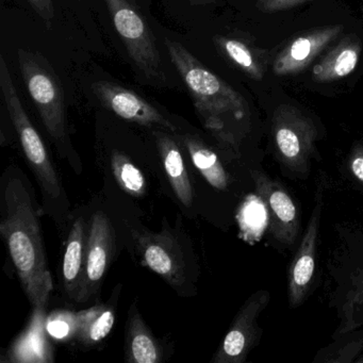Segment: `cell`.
I'll return each instance as SVG.
<instances>
[{"label":"cell","instance_id":"1","mask_svg":"<svg viewBox=\"0 0 363 363\" xmlns=\"http://www.w3.org/2000/svg\"><path fill=\"white\" fill-rule=\"evenodd\" d=\"M0 233L33 308L46 307L54 284L48 267L39 205L20 167L10 164L0 186Z\"/></svg>","mask_w":363,"mask_h":363},{"label":"cell","instance_id":"2","mask_svg":"<svg viewBox=\"0 0 363 363\" xmlns=\"http://www.w3.org/2000/svg\"><path fill=\"white\" fill-rule=\"evenodd\" d=\"M165 46L192 97L203 128L209 131L223 150L238 156L240 145L250 128L247 101L184 45L167 39Z\"/></svg>","mask_w":363,"mask_h":363},{"label":"cell","instance_id":"3","mask_svg":"<svg viewBox=\"0 0 363 363\" xmlns=\"http://www.w3.org/2000/svg\"><path fill=\"white\" fill-rule=\"evenodd\" d=\"M0 88L27 163L41 189L46 210L56 224L65 229L71 218L69 199L41 135L23 107L4 56H0Z\"/></svg>","mask_w":363,"mask_h":363},{"label":"cell","instance_id":"4","mask_svg":"<svg viewBox=\"0 0 363 363\" xmlns=\"http://www.w3.org/2000/svg\"><path fill=\"white\" fill-rule=\"evenodd\" d=\"M337 245L327 262L328 306L339 324L333 337L363 327V227H340Z\"/></svg>","mask_w":363,"mask_h":363},{"label":"cell","instance_id":"5","mask_svg":"<svg viewBox=\"0 0 363 363\" xmlns=\"http://www.w3.org/2000/svg\"><path fill=\"white\" fill-rule=\"evenodd\" d=\"M18 65L31 99L59 154L67 159L76 173L82 172L78 155L72 146L67 131L62 84L50 63L37 52L18 50Z\"/></svg>","mask_w":363,"mask_h":363},{"label":"cell","instance_id":"6","mask_svg":"<svg viewBox=\"0 0 363 363\" xmlns=\"http://www.w3.org/2000/svg\"><path fill=\"white\" fill-rule=\"evenodd\" d=\"M315 123L292 105H280L272 116V140L276 161L292 179H307L316 150Z\"/></svg>","mask_w":363,"mask_h":363},{"label":"cell","instance_id":"7","mask_svg":"<svg viewBox=\"0 0 363 363\" xmlns=\"http://www.w3.org/2000/svg\"><path fill=\"white\" fill-rule=\"evenodd\" d=\"M133 239L143 267L160 276L182 296L193 294L196 261L191 260L176 231H133Z\"/></svg>","mask_w":363,"mask_h":363},{"label":"cell","instance_id":"8","mask_svg":"<svg viewBox=\"0 0 363 363\" xmlns=\"http://www.w3.org/2000/svg\"><path fill=\"white\" fill-rule=\"evenodd\" d=\"M105 4L135 67L152 84L164 86L167 75L156 38L135 0H105Z\"/></svg>","mask_w":363,"mask_h":363},{"label":"cell","instance_id":"9","mask_svg":"<svg viewBox=\"0 0 363 363\" xmlns=\"http://www.w3.org/2000/svg\"><path fill=\"white\" fill-rule=\"evenodd\" d=\"M326 186L324 176L318 178L314 194L313 209L289 267L286 295L291 309L301 307L309 298L315 284L320 222L324 211Z\"/></svg>","mask_w":363,"mask_h":363},{"label":"cell","instance_id":"10","mask_svg":"<svg viewBox=\"0 0 363 363\" xmlns=\"http://www.w3.org/2000/svg\"><path fill=\"white\" fill-rule=\"evenodd\" d=\"M250 176L267 210L272 240L281 247L292 248L301 231V212L296 201L281 182L265 172L252 169Z\"/></svg>","mask_w":363,"mask_h":363},{"label":"cell","instance_id":"11","mask_svg":"<svg viewBox=\"0 0 363 363\" xmlns=\"http://www.w3.org/2000/svg\"><path fill=\"white\" fill-rule=\"evenodd\" d=\"M271 299L267 290L252 293L240 308L211 363H244L262 335L259 318Z\"/></svg>","mask_w":363,"mask_h":363},{"label":"cell","instance_id":"12","mask_svg":"<svg viewBox=\"0 0 363 363\" xmlns=\"http://www.w3.org/2000/svg\"><path fill=\"white\" fill-rule=\"evenodd\" d=\"M113 248L114 230L109 218L105 212H95L89 224L84 289L79 303L99 297L106 272L111 263Z\"/></svg>","mask_w":363,"mask_h":363},{"label":"cell","instance_id":"13","mask_svg":"<svg viewBox=\"0 0 363 363\" xmlns=\"http://www.w3.org/2000/svg\"><path fill=\"white\" fill-rule=\"evenodd\" d=\"M92 90L101 104L110 111L128 122L142 126H160L176 131L171 121L137 93L109 82H97Z\"/></svg>","mask_w":363,"mask_h":363},{"label":"cell","instance_id":"14","mask_svg":"<svg viewBox=\"0 0 363 363\" xmlns=\"http://www.w3.org/2000/svg\"><path fill=\"white\" fill-rule=\"evenodd\" d=\"M343 31L342 25L314 29L293 39L276 57L273 72L277 76L294 75L305 71L316 57Z\"/></svg>","mask_w":363,"mask_h":363},{"label":"cell","instance_id":"15","mask_svg":"<svg viewBox=\"0 0 363 363\" xmlns=\"http://www.w3.org/2000/svg\"><path fill=\"white\" fill-rule=\"evenodd\" d=\"M89 225L82 216L72 223L61 267L63 292L71 301L80 303L84 289Z\"/></svg>","mask_w":363,"mask_h":363},{"label":"cell","instance_id":"16","mask_svg":"<svg viewBox=\"0 0 363 363\" xmlns=\"http://www.w3.org/2000/svg\"><path fill=\"white\" fill-rule=\"evenodd\" d=\"M164 350L144 322L135 303L130 306L125 328V361L129 363H159Z\"/></svg>","mask_w":363,"mask_h":363},{"label":"cell","instance_id":"17","mask_svg":"<svg viewBox=\"0 0 363 363\" xmlns=\"http://www.w3.org/2000/svg\"><path fill=\"white\" fill-rule=\"evenodd\" d=\"M154 135L163 167L176 197L184 207H192L194 191L177 141L165 131L155 130Z\"/></svg>","mask_w":363,"mask_h":363},{"label":"cell","instance_id":"18","mask_svg":"<svg viewBox=\"0 0 363 363\" xmlns=\"http://www.w3.org/2000/svg\"><path fill=\"white\" fill-rule=\"evenodd\" d=\"M46 307L33 308L30 323L7 352L10 362H50V347L45 339Z\"/></svg>","mask_w":363,"mask_h":363},{"label":"cell","instance_id":"19","mask_svg":"<svg viewBox=\"0 0 363 363\" xmlns=\"http://www.w3.org/2000/svg\"><path fill=\"white\" fill-rule=\"evenodd\" d=\"M360 40L354 35L343 38L328 54L314 65L313 79L318 82H333L352 74L360 59Z\"/></svg>","mask_w":363,"mask_h":363},{"label":"cell","instance_id":"20","mask_svg":"<svg viewBox=\"0 0 363 363\" xmlns=\"http://www.w3.org/2000/svg\"><path fill=\"white\" fill-rule=\"evenodd\" d=\"M118 297V294H114L108 303H97L76 313L74 337L82 345H97L111 333Z\"/></svg>","mask_w":363,"mask_h":363},{"label":"cell","instance_id":"21","mask_svg":"<svg viewBox=\"0 0 363 363\" xmlns=\"http://www.w3.org/2000/svg\"><path fill=\"white\" fill-rule=\"evenodd\" d=\"M178 139L188 150L191 160L210 186L218 191H227L230 178L216 152L196 135L186 133Z\"/></svg>","mask_w":363,"mask_h":363},{"label":"cell","instance_id":"22","mask_svg":"<svg viewBox=\"0 0 363 363\" xmlns=\"http://www.w3.org/2000/svg\"><path fill=\"white\" fill-rule=\"evenodd\" d=\"M214 43L220 54L240 71L257 82L262 79L264 76L262 60L260 55L250 44L233 37H216Z\"/></svg>","mask_w":363,"mask_h":363},{"label":"cell","instance_id":"23","mask_svg":"<svg viewBox=\"0 0 363 363\" xmlns=\"http://www.w3.org/2000/svg\"><path fill=\"white\" fill-rule=\"evenodd\" d=\"M363 352V327L333 337L330 344L316 352L312 363H356Z\"/></svg>","mask_w":363,"mask_h":363},{"label":"cell","instance_id":"24","mask_svg":"<svg viewBox=\"0 0 363 363\" xmlns=\"http://www.w3.org/2000/svg\"><path fill=\"white\" fill-rule=\"evenodd\" d=\"M111 169L114 178L123 191L133 197H142L146 192V180L139 167L122 152H113Z\"/></svg>","mask_w":363,"mask_h":363},{"label":"cell","instance_id":"25","mask_svg":"<svg viewBox=\"0 0 363 363\" xmlns=\"http://www.w3.org/2000/svg\"><path fill=\"white\" fill-rule=\"evenodd\" d=\"M345 176L356 188L363 192V143L357 142L350 148L344 163Z\"/></svg>","mask_w":363,"mask_h":363},{"label":"cell","instance_id":"26","mask_svg":"<svg viewBox=\"0 0 363 363\" xmlns=\"http://www.w3.org/2000/svg\"><path fill=\"white\" fill-rule=\"evenodd\" d=\"M76 314L71 312H56L46 318V329L55 339L74 337Z\"/></svg>","mask_w":363,"mask_h":363},{"label":"cell","instance_id":"27","mask_svg":"<svg viewBox=\"0 0 363 363\" xmlns=\"http://www.w3.org/2000/svg\"><path fill=\"white\" fill-rule=\"evenodd\" d=\"M308 1L311 0H256V6L259 11L263 13H275V12L284 11L290 8L296 7Z\"/></svg>","mask_w":363,"mask_h":363},{"label":"cell","instance_id":"28","mask_svg":"<svg viewBox=\"0 0 363 363\" xmlns=\"http://www.w3.org/2000/svg\"><path fill=\"white\" fill-rule=\"evenodd\" d=\"M26 1L48 27L52 26L55 18V0H26ZM72 1H80V0H72Z\"/></svg>","mask_w":363,"mask_h":363},{"label":"cell","instance_id":"29","mask_svg":"<svg viewBox=\"0 0 363 363\" xmlns=\"http://www.w3.org/2000/svg\"><path fill=\"white\" fill-rule=\"evenodd\" d=\"M192 5H208L214 3L216 0H189Z\"/></svg>","mask_w":363,"mask_h":363},{"label":"cell","instance_id":"30","mask_svg":"<svg viewBox=\"0 0 363 363\" xmlns=\"http://www.w3.org/2000/svg\"><path fill=\"white\" fill-rule=\"evenodd\" d=\"M356 363H363V352L358 359H357Z\"/></svg>","mask_w":363,"mask_h":363}]
</instances>
